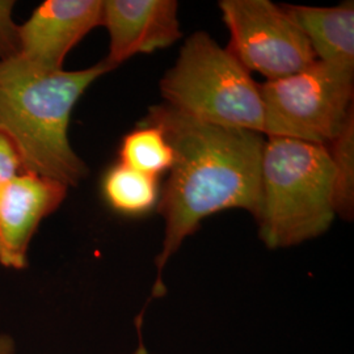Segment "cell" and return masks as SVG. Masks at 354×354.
Here are the masks:
<instances>
[{"instance_id": "obj_1", "label": "cell", "mask_w": 354, "mask_h": 354, "mask_svg": "<svg viewBox=\"0 0 354 354\" xmlns=\"http://www.w3.org/2000/svg\"><path fill=\"white\" fill-rule=\"evenodd\" d=\"M143 122L159 127L174 151L158 203L165 230L155 260L152 298H162L167 263L205 218L228 209L247 210L253 218L259 214L266 138L250 130L203 122L167 104L151 106Z\"/></svg>"}, {"instance_id": "obj_2", "label": "cell", "mask_w": 354, "mask_h": 354, "mask_svg": "<svg viewBox=\"0 0 354 354\" xmlns=\"http://www.w3.org/2000/svg\"><path fill=\"white\" fill-rule=\"evenodd\" d=\"M104 62L79 71H45L23 57L0 61V134L12 143L23 172L75 187L88 175L68 140L73 109L106 74Z\"/></svg>"}, {"instance_id": "obj_3", "label": "cell", "mask_w": 354, "mask_h": 354, "mask_svg": "<svg viewBox=\"0 0 354 354\" xmlns=\"http://www.w3.org/2000/svg\"><path fill=\"white\" fill-rule=\"evenodd\" d=\"M333 184L324 145L266 137L254 218L266 247L290 248L324 234L336 216Z\"/></svg>"}, {"instance_id": "obj_4", "label": "cell", "mask_w": 354, "mask_h": 354, "mask_svg": "<svg viewBox=\"0 0 354 354\" xmlns=\"http://www.w3.org/2000/svg\"><path fill=\"white\" fill-rule=\"evenodd\" d=\"M168 106L218 127L266 136V108L251 73L206 32L185 39L160 80Z\"/></svg>"}, {"instance_id": "obj_5", "label": "cell", "mask_w": 354, "mask_h": 354, "mask_svg": "<svg viewBox=\"0 0 354 354\" xmlns=\"http://www.w3.org/2000/svg\"><path fill=\"white\" fill-rule=\"evenodd\" d=\"M354 67L317 61L260 84L266 137L327 145L353 113Z\"/></svg>"}, {"instance_id": "obj_6", "label": "cell", "mask_w": 354, "mask_h": 354, "mask_svg": "<svg viewBox=\"0 0 354 354\" xmlns=\"http://www.w3.org/2000/svg\"><path fill=\"white\" fill-rule=\"evenodd\" d=\"M219 10L230 32L227 50L250 73L276 80L317 62L302 29L282 6L269 0H222Z\"/></svg>"}, {"instance_id": "obj_7", "label": "cell", "mask_w": 354, "mask_h": 354, "mask_svg": "<svg viewBox=\"0 0 354 354\" xmlns=\"http://www.w3.org/2000/svg\"><path fill=\"white\" fill-rule=\"evenodd\" d=\"M67 189L59 181L32 172H20L0 187V266L26 269L39 223L62 205Z\"/></svg>"}, {"instance_id": "obj_8", "label": "cell", "mask_w": 354, "mask_h": 354, "mask_svg": "<svg viewBox=\"0 0 354 354\" xmlns=\"http://www.w3.org/2000/svg\"><path fill=\"white\" fill-rule=\"evenodd\" d=\"M100 0H48L19 26L20 57L45 71L64 70V59L89 32L102 26Z\"/></svg>"}, {"instance_id": "obj_9", "label": "cell", "mask_w": 354, "mask_h": 354, "mask_svg": "<svg viewBox=\"0 0 354 354\" xmlns=\"http://www.w3.org/2000/svg\"><path fill=\"white\" fill-rule=\"evenodd\" d=\"M176 0H105L102 26L111 42L104 64L113 70L137 54L165 49L183 37Z\"/></svg>"}, {"instance_id": "obj_10", "label": "cell", "mask_w": 354, "mask_h": 354, "mask_svg": "<svg viewBox=\"0 0 354 354\" xmlns=\"http://www.w3.org/2000/svg\"><path fill=\"white\" fill-rule=\"evenodd\" d=\"M308 39L317 61L354 67V4L335 7L283 4Z\"/></svg>"}, {"instance_id": "obj_11", "label": "cell", "mask_w": 354, "mask_h": 354, "mask_svg": "<svg viewBox=\"0 0 354 354\" xmlns=\"http://www.w3.org/2000/svg\"><path fill=\"white\" fill-rule=\"evenodd\" d=\"M105 203L118 214L140 216L159 203L158 178L142 174L122 163L106 169L102 180Z\"/></svg>"}, {"instance_id": "obj_12", "label": "cell", "mask_w": 354, "mask_h": 354, "mask_svg": "<svg viewBox=\"0 0 354 354\" xmlns=\"http://www.w3.org/2000/svg\"><path fill=\"white\" fill-rule=\"evenodd\" d=\"M118 156L120 163L156 178L169 171L174 163V151L163 131L147 122H142L122 138Z\"/></svg>"}, {"instance_id": "obj_13", "label": "cell", "mask_w": 354, "mask_h": 354, "mask_svg": "<svg viewBox=\"0 0 354 354\" xmlns=\"http://www.w3.org/2000/svg\"><path fill=\"white\" fill-rule=\"evenodd\" d=\"M333 167L336 216L351 221L354 214V112L339 134L326 145Z\"/></svg>"}, {"instance_id": "obj_14", "label": "cell", "mask_w": 354, "mask_h": 354, "mask_svg": "<svg viewBox=\"0 0 354 354\" xmlns=\"http://www.w3.org/2000/svg\"><path fill=\"white\" fill-rule=\"evenodd\" d=\"M15 1L0 0V61L20 55L19 26L12 20Z\"/></svg>"}, {"instance_id": "obj_15", "label": "cell", "mask_w": 354, "mask_h": 354, "mask_svg": "<svg viewBox=\"0 0 354 354\" xmlns=\"http://www.w3.org/2000/svg\"><path fill=\"white\" fill-rule=\"evenodd\" d=\"M20 172L23 169L17 152L8 138L0 134V187Z\"/></svg>"}, {"instance_id": "obj_16", "label": "cell", "mask_w": 354, "mask_h": 354, "mask_svg": "<svg viewBox=\"0 0 354 354\" xmlns=\"http://www.w3.org/2000/svg\"><path fill=\"white\" fill-rule=\"evenodd\" d=\"M0 354H16V342L8 333H0Z\"/></svg>"}, {"instance_id": "obj_17", "label": "cell", "mask_w": 354, "mask_h": 354, "mask_svg": "<svg viewBox=\"0 0 354 354\" xmlns=\"http://www.w3.org/2000/svg\"><path fill=\"white\" fill-rule=\"evenodd\" d=\"M131 354H151L147 349H146V346L143 345V342H142V339L140 340V344H138V346H137V349L133 352Z\"/></svg>"}]
</instances>
